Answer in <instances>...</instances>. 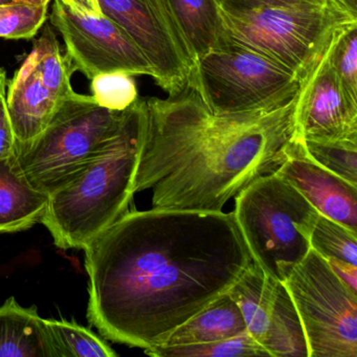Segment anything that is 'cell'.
<instances>
[{
    "label": "cell",
    "instance_id": "9",
    "mask_svg": "<svg viewBox=\"0 0 357 357\" xmlns=\"http://www.w3.org/2000/svg\"><path fill=\"white\" fill-rule=\"evenodd\" d=\"M99 5L143 52L156 84L168 96L181 93L193 78L196 59L169 0H99Z\"/></svg>",
    "mask_w": 357,
    "mask_h": 357
},
{
    "label": "cell",
    "instance_id": "13",
    "mask_svg": "<svg viewBox=\"0 0 357 357\" xmlns=\"http://www.w3.org/2000/svg\"><path fill=\"white\" fill-rule=\"evenodd\" d=\"M275 174L294 185L319 214L357 231V185L315 162L300 137Z\"/></svg>",
    "mask_w": 357,
    "mask_h": 357
},
{
    "label": "cell",
    "instance_id": "8",
    "mask_svg": "<svg viewBox=\"0 0 357 357\" xmlns=\"http://www.w3.org/2000/svg\"><path fill=\"white\" fill-rule=\"evenodd\" d=\"M296 305L308 357H357V294L311 248L284 280Z\"/></svg>",
    "mask_w": 357,
    "mask_h": 357
},
{
    "label": "cell",
    "instance_id": "24",
    "mask_svg": "<svg viewBox=\"0 0 357 357\" xmlns=\"http://www.w3.org/2000/svg\"><path fill=\"white\" fill-rule=\"evenodd\" d=\"M49 6L26 3L0 6V38H34L47 22Z\"/></svg>",
    "mask_w": 357,
    "mask_h": 357
},
{
    "label": "cell",
    "instance_id": "17",
    "mask_svg": "<svg viewBox=\"0 0 357 357\" xmlns=\"http://www.w3.org/2000/svg\"><path fill=\"white\" fill-rule=\"evenodd\" d=\"M169 3L196 61L231 43L216 0H169Z\"/></svg>",
    "mask_w": 357,
    "mask_h": 357
},
{
    "label": "cell",
    "instance_id": "2",
    "mask_svg": "<svg viewBox=\"0 0 357 357\" xmlns=\"http://www.w3.org/2000/svg\"><path fill=\"white\" fill-rule=\"evenodd\" d=\"M145 103L135 192L152 190L155 210L221 212L250 183L277 173L298 139L296 97L268 112L215 114L188 83Z\"/></svg>",
    "mask_w": 357,
    "mask_h": 357
},
{
    "label": "cell",
    "instance_id": "6",
    "mask_svg": "<svg viewBox=\"0 0 357 357\" xmlns=\"http://www.w3.org/2000/svg\"><path fill=\"white\" fill-rule=\"evenodd\" d=\"M222 15L231 43L278 62L300 81L323 55L334 34L347 24L357 22L335 0Z\"/></svg>",
    "mask_w": 357,
    "mask_h": 357
},
{
    "label": "cell",
    "instance_id": "7",
    "mask_svg": "<svg viewBox=\"0 0 357 357\" xmlns=\"http://www.w3.org/2000/svg\"><path fill=\"white\" fill-rule=\"evenodd\" d=\"M189 83L213 114H239L286 105L301 81L278 62L231 43L198 58Z\"/></svg>",
    "mask_w": 357,
    "mask_h": 357
},
{
    "label": "cell",
    "instance_id": "1",
    "mask_svg": "<svg viewBox=\"0 0 357 357\" xmlns=\"http://www.w3.org/2000/svg\"><path fill=\"white\" fill-rule=\"evenodd\" d=\"M87 317L144 351L227 294L254 263L235 214L128 211L84 248Z\"/></svg>",
    "mask_w": 357,
    "mask_h": 357
},
{
    "label": "cell",
    "instance_id": "20",
    "mask_svg": "<svg viewBox=\"0 0 357 357\" xmlns=\"http://www.w3.org/2000/svg\"><path fill=\"white\" fill-rule=\"evenodd\" d=\"M53 357H116L118 353L89 328L66 319H45Z\"/></svg>",
    "mask_w": 357,
    "mask_h": 357
},
{
    "label": "cell",
    "instance_id": "18",
    "mask_svg": "<svg viewBox=\"0 0 357 357\" xmlns=\"http://www.w3.org/2000/svg\"><path fill=\"white\" fill-rule=\"evenodd\" d=\"M245 331L248 329L241 309L227 292L177 328L164 344H204L233 337Z\"/></svg>",
    "mask_w": 357,
    "mask_h": 357
},
{
    "label": "cell",
    "instance_id": "5",
    "mask_svg": "<svg viewBox=\"0 0 357 357\" xmlns=\"http://www.w3.org/2000/svg\"><path fill=\"white\" fill-rule=\"evenodd\" d=\"M234 214L254 262L280 281L311 250L319 212L275 173L260 177L238 193Z\"/></svg>",
    "mask_w": 357,
    "mask_h": 357
},
{
    "label": "cell",
    "instance_id": "22",
    "mask_svg": "<svg viewBox=\"0 0 357 357\" xmlns=\"http://www.w3.org/2000/svg\"><path fill=\"white\" fill-rule=\"evenodd\" d=\"M327 55L344 97L357 107V22L347 24L334 34Z\"/></svg>",
    "mask_w": 357,
    "mask_h": 357
},
{
    "label": "cell",
    "instance_id": "26",
    "mask_svg": "<svg viewBox=\"0 0 357 357\" xmlns=\"http://www.w3.org/2000/svg\"><path fill=\"white\" fill-rule=\"evenodd\" d=\"M302 142L307 154L315 162L357 185V145Z\"/></svg>",
    "mask_w": 357,
    "mask_h": 357
},
{
    "label": "cell",
    "instance_id": "14",
    "mask_svg": "<svg viewBox=\"0 0 357 357\" xmlns=\"http://www.w3.org/2000/svg\"><path fill=\"white\" fill-rule=\"evenodd\" d=\"M8 85L6 101L16 142L31 141L47 128L64 100L43 81L30 56Z\"/></svg>",
    "mask_w": 357,
    "mask_h": 357
},
{
    "label": "cell",
    "instance_id": "34",
    "mask_svg": "<svg viewBox=\"0 0 357 357\" xmlns=\"http://www.w3.org/2000/svg\"><path fill=\"white\" fill-rule=\"evenodd\" d=\"M15 3L14 0H0V6L9 5V3Z\"/></svg>",
    "mask_w": 357,
    "mask_h": 357
},
{
    "label": "cell",
    "instance_id": "16",
    "mask_svg": "<svg viewBox=\"0 0 357 357\" xmlns=\"http://www.w3.org/2000/svg\"><path fill=\"white\" fill-rule=\"evenodd\" d=\"M49 199L14 170L10 158L0 162V234L24 231L40 222Z\"/></svg>",
    "mask_w": 357,
    "mask_h": 357
},
{
    "label": "cell",
    "instance_id": "12",
    "mask_svg": "<svg viewBox=\"0 0 357 357\" xmlns=\"http://www.w3.org/2000/svg\"><path fill=\"white\" fill-rule=\"evenodd\" d=\"M327 47L301 81L294 108L296 135L302 141L357 145V107L340 89Z\"/></svg>",
    "mask_w": 357,
    "mask_h": 357
},
{
    "label": "cell",
    "instance_id": "30",
    "mask_svg": "<svg viewBox=\"0 0 357 357\" xmlns=\"http://www.w3.org/2000/svg\"><path fill=\"white\" fill-rule=\"evenodd\" d=\"M62 3L75 11L87 15L101 16L99 0H61Z\"/></svg>",
    "mask_w": 357,
    "mask_h": 357
},
{
    "label": "cell",
    "instance_id": "25",
    "mask_svg": "<svg viewBox=\"0 0 357 357\" xmlns=\"http://www.w3.org/2000/svg\"><path fill=\"white\" fill-rule=\"evenodd\" d=\"M91 81V97L106 109L124 112L139 99L135 79L127 73L101 74Z\"/></svg>",
    "mask_w": 357,
    "mask_h": 357
},
{
    "label": "cell",
    "instance_id": "10",
    "mask_svg": "<svg viewBox=\"0 0 357 357\" xmlns=\"http://www.w3.org/2000/svg\"><path fill=\"white\" fill-rule=\"evenodd\" d=\"M52 26L66 45V55L76 72L89 80L107 73L123 72L131 76H150L151 66L135 41L116 22L102 14L87 15L54 0Z\"/></svg>",
    "mask_w": 357,
    "mask_h": 357
},
{
    "label": "cell",
    "instance_id": "15",
    "mask_svg": "<svg viewBox=\"0 0 357 357\" xmlns=\"http://www.w3.org/2000/svg\"><path fill=\"white\" fill-rule=\"evenodd\" d=\"M0 357H53L36 306H22L13 296L0 306Z\"/></svg>",
    "mask_w": 357,
    "mask_h": 357
},
{
    "label": "cell",
    "instance_id": "31",
    "mask_svg": "<svg viewBox=\"0 0 357 357\" xmlns=\"http://www.w3.org/2000/svg\"><path fill=\"white\" fill-rule=\"evenodd\" d=\"M335 1L350 15L357 18V0H335Z\"/></svg>",
    "mask_w": 357,
    "mask_h": 357
},
{
    "label": "cell",
    "instance_id": "32",
    "mask_svg": "<svg viewBox=\"0 0 357 357\" xmlns=\"http://www.w3.org/2000/svg\"><path fill=\"white\" fill-rule=\"evenodd\" d=\"M15 3H32V5H50L53 0H14Z\"/></svg>",
    "mask_w": 357,
    "mask_h": 357
},
{
    "label": "cell",
    "instance_id": "29",
    "mask_svg": "<svg viewBox=\"0 0 357 357\" xmlns=\"http://www.w3.org/2000/svg\"><path fill=\"white\" fill-rule=\"evenodd\" d=\"M328 264L331 267L332 271L336 273V275L353 292L357 294V266L344 262H330Z\"/></svg>",
    "mask_w": 357,
    "mask_h": 357
},
{
    "label": "cell",
    "instance_id": "19",
    "mask_svg": "<svg viewBox=\"0 0 357 357\" xmlns=\"http://www.w3.org/2000/svg\"><path fill=\"white\" fill-rule=\"evenodd\" d=\"M29 56L43 81L58 97L66 100L76 95L72 85V77L76 70L68 56L62 53L53 26L45 24L43 34L34 41Z\"/></svg>",
    "mask_w": 357,
    "mask_h": 357
},
{
    "label": "cell",
    "instance_id": "21",
    "mask_svg": "<svg viewBox=\"0 0 357 357\" xmlns=\"http://www.w3.org/2000/svg\"><path fill=\"white\" fill-rule=\"evenodd\" d=\"M153 357H240L269 356L248 331L233 337L204 344L156 346L145 350Z\"/></svg>",
    "mask_w": 357,
    "mask_h": 357
},
{
    "label": "cell",
    "instance_id": "27",
    "mask_svg": "<svg viewBox=\"0 0 357 357\" xmlns=\"http://www.w3.org/2000/svg\"><path fill=\"white\" fill-rule=\"evenodd\" d=\"M319 1V0H216L221 12L227 15H240L250 13L263 8L277 6L294 5V3Z\"/></svg>",
    "mask_w": 357,
    "mask_h": 357
},
{
    "label": "cell",
    "instance_id": "23",
    "mask_svg": "<svg viewBox=\"0 0 357 357\" xmlns=\"http://www.w3.org/2000/svg\"><path fill=\"white\" fill-rule=\"evenodd\" d=\"M310 244L328 263L344 262L357 266V231L337 221L319 214Z\"/></svg>",
    "mask_w": 357,
    "mask_h": 357
},
{
    "label": "cell",
    "instance_id": "3",
    "mask_svg": "<svg viewBox=\"0 0 357 357\" xmlns=\"http://www.w3.org/2000/svg\"><path fill=\"white\" fill-rule=\"evenodd\" d=\"M146 131L145 98L125 110L105 149L63 189L50 195L43 223L58 248L83 250L129 211Z\"/></svg>",
    "mask_w": 357,
    "mask_h": 357
},
{
    "label": "cell",
    "instance_id": "11",
    "mask_svg": "<svg viewBox=\"0 0 357 357\" xmlns=\"http://www.w3.org/2000/svg\"><path fill=\"white\" fill-rule=\"evenodd\" d=\"M241 309L246 329L273 357H308L296 305L285 284L256 263L227 291Z\"/></svg>",
    "mask_w": 357,
    "mask_h": 357
},
{
    "label": "cell",
    "instance_id": "33",
    "mask_svg": "<svg viewBox=\"0 0 357 357\" xmlns=\"http://www.w3.org/2000/svg\"><path fill=\"white\" fill-rule=\"evenodd\" d=\"M7 74L3 68H0V93L3 91H6L7 87Z\"/></svg>",
    "mask_w": 357,
    "mask_h": 357
},
{
    "label": "cell",
    "instance_id": "28",
    "mask_svg": "<svg viewBox=\"0 0 357 357\" xmlns=\"http://www.w3.org/2000/svg\"><path fill=\"white\" fill-rule=\"evenodd\" d=\"M15 135L8 114L6 91L0 93V162L8 160L13 154Z\"/></svg>",
    "mask_w": 357,
    "mask_h": 357
},
{
    "label": "cell",
    "instance_id": "4",
    "mask_svg": "<svg viewBox=\"0 0 357 357\" xmlns=\"http://www.w3.org/2000/svg\"><path fill=\"white\" fill-rule=\"evenodd\" d=\"M125 110L106 109L91 96L76 93L60 104L38 137L24 143L15 142L10 158L14 170L49 196L63 189L116 137L124 122Z\"/></svg>",
    "mask_w": 357,
    "mask_h": 357
}]
</instances>
